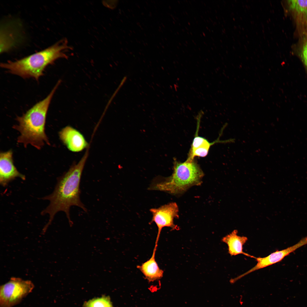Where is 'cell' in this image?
Returning a JSON list of instances; mask_svg holds the SVG:
<instances>
[{
	"label": "cell",
	"instance_id": "cell-8",
	"mask_svg": "<svg viewBox=\"0 0 307 307\" xmlns=\"http://www.w3.org/2000/svg\"><path fill=\"white\" fill-rule=\"evenodd\" d=\"M22 180L25 176L20 173L14 165L13 158V152L10 150L1 152L0 154V184L3 186H6L16 178Z\"/></svg>",
	"mask_w": 307,
	"mask_h": 307
},
{
	"label": "cell",
	"instance_id": "cell-15",
	"mask_svg": "<svg viewBox=\"0 0 307 307\" xmlns=\"http://www.w3.org/2000/svg\"><path fill=\"white\" fill-rule=\"evenodd\" d=\"M303 38L301 49L300 56L307 70V36Z\"/></svg>",
	"mask_w": 307,
	"mask_h": 307
},
{
	"label": "cell",
	"instance_id": "cell-10",
	"mask_svg": "<svg viewBox=\"0 0 307 307\" xmlns=\"http://www.w3.org/2000/svg\"><path fill=\"white\" fill-rule=\"evenodd\" d=\"M288 3L299 34L307 36V0H288Z\"/></svg>",
	"mask_w": 307,
	"mask_h": 307
},
{
	"label": "cell",
	"instance_id": "cell-1",
	"mask_svg": "<svg viewBox=\"0 0 307 307\" xmlns=\"http://www.w3.org/2000/svg\"><path fill=\"white\" fill-rule=\"evenodd\" d=\"M88 154V151H86L77 163L73 164L67 172L59 178L53 193L43 198L50 201L48 206L41 213L43 215L48 214L49 216V221L43 229L44 231H46L55 215L59 211L65 213L70 225L72 223L69 213L70 207L77 206L87 211L80 199V183Z\"/></svg>",
	"mask_w": 307,
	"mask_h": 307
},
{
	"label": "cell",
	"instance_id": "cell-14",
	"mask_svg": "<svg viewBox=\"0 0 307 307\" xmlns=\"http://www.w3.org/2000/svg\"><path fill=\"white\" fill-rule=\"evenodd\" d=\"M84 307H113L109 297L103 296L84 302Z\"/></svg>",
	"mask_w": 307,
	"mask_h": 307
},
{
	"label": "cell",
	"instance_id": "cell-13",
	"mask_svg": "<svg viewBox=\"0 0 307 307\" xmlns=\"http://www.w3.org/2000/svg\"><path fill=\"white\" fill-rule=\"evenodd\" d=\"M196 134L189 151L187 161H193L196 157H205L208 155L211 146L218 141L210 143L206 138L198 136L196 133Z\"/></svg>",
	"mask_w": 307,
	"mask_h": 307
},
{
	"label": "cell",
	"instance_id": "cell-5",
	"mask_svg": "<svg viewBox=\"0 0 307 307\" xmlns=\"http://www.w3.org/2000/svg\"><path fill=\"white\" fill-rule=\"evenodd\" d=\"M34 287L29 280L11 277L0 287V307H12L20 302Z\"/></svg>",
	"mask_w": 307,
	"mask_h": 307
},
{
	"label": "cell",
	"instance_id": "cell-4",
	"mask_svg": "<svg viewBox=\"0 0 307 307\" xmlns=\"http://www.w3.org/2000/svg\"><path fill=\"white\" fill-rule=\"evenodd\" d=\"M204 175L200 166L194 160L181 162L175 160L171 175L166 177H155L148 189L179 195L193 186L200 185Z\"/></svg>",
	"mask_w": 307,
	"mask_h": 307
},
{
	"label": "cell",
	"instance_id": "cell-3",
	"mask_svg": "<svg viewBox=\"0 0 307 307\" xmlns=\"http://www.w3.org/2000/svg\"><path fill=\"white\" fill-rule=\"evenodd\" d=\"M71 48L68 46L67 39H63L43 50L22 59L1 63L0 66L11 74L24 78H32L38 81L47 66L59 59H67L65 52Z\"/></svg>",
	"mask_w": 307,
	"mask_h": 307
},
{
	"label": "cell",
	"instance_id": "cell-11",
	"mask_svg": "<svg viewBox=\"0 0 307 307\" xmlns=\"http://www.w3.org/2000/svg\"><path fill=\"white\" fill-rule=\"evenodd\" d=\"M238 232L237 230H234L231 233L223 237L222 239V241L227 245L229 253L231 256L242 254L255 259L256 257L243 251V246L248 239L246 237L238 235Z\"/></svg>",
	"mask_w": 307,
	"mask_h": 307
},
{
	"label": "cell",
	"instance_id": "cell-12",
	"mask_svg": "<svg viewBox=\"0 0 307 307\" xmlns=\"http://www.w3.org/2000/svg\"><path fill=\"white\" fill-rule=\"evenodd\" d=\"M157 246L155 245L150 258L141 265L138 266L146 278L150 282L159 279L163 275V270L160 268L155 260V253Z\"/></svg>",
	"mask_w": 307,
	"mask_h": 307
},
{
	"label": "cell",
	"instance_id": "cell-2",
	"mask_svg": "<svg viewBox=\"0 0 307 307\" xmlns=\"http://www.w3.org/2000/svg\"><path fill=\"white\" fill-rule=\"evenodd\" d=\"M61 82L59 80L49 94L45 99L37 103L21 116H17L18 124L13 128L19 132L18 143L26 147L30 144L40 150L45 143L50 145L45 132L46 115L52 97Z\"/></svg>",
	"mask_w": 307,
	"mask_h": 307
},
{
	"label": "cell",
	"instance_id": "cell-7",
	"mask_svg": "<svg viewBox=\"0 0 307 307\" xmlns=\"http://www.w3.org/2000/svg\"><path fill=\"white\" fill-rule=\"evenodd\" d=\"M307 244V238L304 237L296 244L280 250H277L264 257H256L257 263L251 269L231 280L234 283L247 275L257 270L275 264L281 261L285 257L299 248Z\"/></svg>",
	"mask_w": 307,
	"mask_h": 307
},
{
	"label": "cell",
	"instance_id": "cell-6",
	"mask_svg": "<svg viewBox=\"0 0 307 307\" xmlns=\"http://www.w3.org/2000/svg\"><path fill=\"white\" fill-rule=\"evenodd\" d=\"M152 215L151 222H154L158 228V233L155 244H157L161 231L165 227H170L173 229L177 227L174 224L175 218L179 217V208L175 202H171L163 205L157 208L150 209Z\"/></svg>",
	"mask_w": 307,
	"mask_h": 307
},
{
	"label": "cell",
	"instance_id": "cell-9",
	"mask_svg": "<svg viewBox=\"0 0 307 307\" xmlns=\"http://www.w3.org/2000/svg\"><path fill=\"white\" fill-rule=\"evenodd\" d=\"M59 136L63 144L72 152L82 151L88 146L83 134L71 126H67L63 128L59 132Z\"/></svg>",
	"mask_w": 307,
	"mask_h": 307
}]
</instances>
